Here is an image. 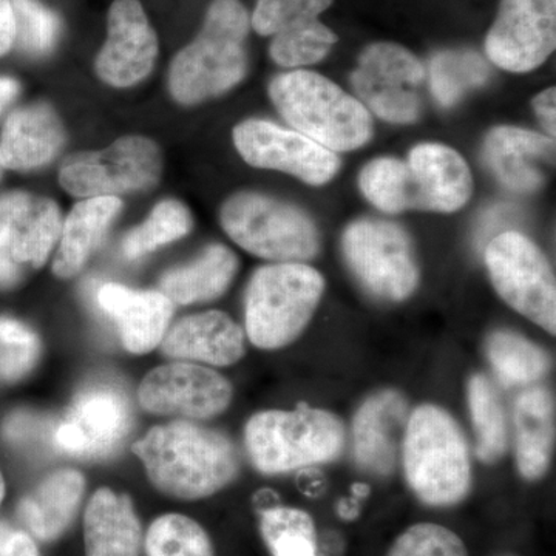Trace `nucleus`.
Segmentation results:
<instances>
[{
  "label": "nucleus",
  "mask_w": 556,
  "mask_h": 556,
  "mask_svg": "<svg viewBox=\"0 0 556 556\" xmlns=\"http://www.w3.org/2000/svg\"><path fill=\"white\" fill-rule=\"evenodd\" d=\"M131 450L152 485L177 500L215 495L239 473V456L232 442L219 431L195 424L153 427Z\"/></svg>",
  "instance_id": "1"
},
{
  "label": "nucleus",
  "mask_w": 556,
  "mask_h": 556,
  "mask_svg": "<svg viewBox=\"0 0 556 556\" xmlns=\"http://www.w3.org/2000/svg\"><path fill=\"white\" fill-rule=\"evenodd\" d=\"M248 11L237 0H215L203 30L172 61L169 89L179 104L193 105L236 87L247 75Z\"/></svg>",
  "instance_id": "2"
},
{
  "label": "nucleus",
  "mask_w": 556,
  "mask_h": 556,
  "mask_svg": "<svg viewBox=\"0 0 556 556\" xmlns=\"http://www.w3.org/2000/svg\"><path fill=\"white\" fill-rule=\"evenodd\" d=\"M402 455L409 486L428 506H453L470 492L467 439L444 408L427 404L409 413Z\"/></svg>",
  "instance_id": "3"
},
{
  "label": "nucleus",
  "mask_w": 556,
  "mask_h": 556,
  "mask_svg": "<svg viewBox=\"0 0 556 556\" xmlns=\"http://www.w3.org/2000/svg\"><path fill=\"white\" fill-rule=\"evenodd\" d=\"M269 94L295 130L332 152L356 150L372 137L368 109L317 73H283L270 83Z\"/></svg>",
  "instance_id": "4"
},
{
  "label": "nucleus",
  "mask_w": 556,
  "mask_h": 556,
  "mask_svg": "<svg viewBox=\"0 0 556 556\" xmlns=\"http://www.w3.org/2000/svg\"><path fill=\"white\" fill-rule=\"evenodd\" d=\"M345 441V426L340 417L306 405L294 412L258 413L244 428L248 455L265 475L332 463L342 455Z\"/></svg>",
  "instance_id": "5"
},
{
  "label": "nucleus",
  "mask_w": 556,
  "mask_h": 556,
  "mask_svg": "<svg viewBox=\"0 0 556 556\" xmlns=\"http://www.w3.org/2000/svg\"><path fill=\"white\" fill-rule=\"evenodd\" d=\"M325 291L317 269L303 263L263 266L247 291L248 338L260 350H280L308 327Z\"/></svg>",
  "instance_id": "6"
},
{
  "label": "nucleus",
  "mask_w": 556,
  "mask_h": 556,
  "mask_svg": "<svg viewBox=\"0 0 556 556\" xmlns=\"http://www.w3.org/2000/svg\"><path fill=\"white\" fill-rule=\"evenodd\" d=\"M219 218L239 247L273 262L302 263L317 255L320 247L305 212L262 193H237L226 201Z\"/></svg>",
  "instance_id": "7"
},
{
  "label": "nucleus",
  "mask_w": 556,
  "mask_h": 556,
  "mask_svg": "<svg viewBox=\"0 0 556 556\" xmlns=\"http://www.w3.org/2000/svg\"><path fill=\"white\" fill-rule=\"evenodd\" d=\"M485 265L501 299L555 334V276L541 249L517 230H507L486 244Z\"/></svg>",
  "instance_id": "8"
},
{
  "label": "nucleus",
  "mask_w": 556,
  "mask_h": 556,
  "mask_svg": "<svg viewBox=\"0 0 556 556\" xmlns=\"http://www.w3.org/2000/svg\"><path fill=\"white\" fill-rule=\"evenodd\" d=\"M343 255L357 280L378 299L401 302L419 281L412 241L383 219H357L342 239Z\"/></svg>",
  "instance_id": "9"
},
{
  "label": "nucleus",
  "mask_w": 556,
  "mask_h": 556,
  "mask_svg": "<svg viewBox=\"0 0 556 556\" xmlns=\"http://www.w3.org/2000/svg\"><path fill=\"white\" fill-rule=\"evenodd\" d=\"M163 172L159 146L144 137H124L101 152L76 153L60 170L62 188L75 197H115L153 188Z\"/></svg>",
  "instance_id": "10"
},
{
  "label": "nucleus",
  "mask_w": 556,
  "mask_h": 556,
  "mask_svg": "<svg viewBox=\"0 0 556 556\" xmlns=\"http://www.w3.org/2000/svg\"><path fill=\"white\" fill-rule=\"evenodd\" d=\"M424 78V65L407 49L375 43L362 53L351 80L361 100L380 119L412 124L422 110L417 90Z\"/></svg>",
  "instance_id": "11"
},
{
  "label": "nucleus",
  "mask_w": 556,
  "mask_h": 556,
  "mask_svg": "<svg viewBox=\"0 0 556 556\" xmlns=\"http://www.w3.org/2000/svg\"><path fill=\"white\" fill-rule=\"evenodd\" d=\"M233 142L251 166L287 172L308 185H325L339 172L336 152L270 121H244L233 129Z\"/></svg>",
  "instance_id": "12"
},
{
  "label": "nucleus",
  "mask_w": 556,
  "mask_h": 556,
  "mask_svg": "<svg viewBox=\"0 0 556 556\" xmlns=\"http://www.w3.org/2000/svg\"><path fill=\"white\" fill-rule=\"evenodd\" d=\"M232 394L229 380L214 369L174 362L142 379L138 401L152 415L208 419L228 409Z\"/></svg>",
  "instance_id": "13"
},
{
  "label": "nucleus",
  "mask_w": 556,
  "mask_h": 556,
  "mask_svg": "<svg viewBox=\"0 0 556 556\" xmlns=\"http://www.w3.org/2000/svg\"><path fill=\"white\" fill-rule=\"evenodd\" d=\"M130 424V404L124 391L113 383H90L76 394L54 439L72 455L105 457L123 444Z\"/></svg>",
  "instance_id": "14"
},
{
  "label": "nucleus",
  "mask_w": 556,
  "mask_h": 556,
  "mask_svg": "<svg viewBox=\"0 0 556 556\" xmlns=\"http://www.w3.org/2000/svg\"><path fill=\"white\" fill-rule=\"evenodd\" d=\"M555 43L556 0H503L485 50L497 67L526 73L540 67Z\"/></svg>",
  "instance_id": "15"
},
{
  "label": "nucleus",
  "mask_w": 556,
  "mask_h": 556,
  "mask_svg": "<svg viewBox=\"0 0 556 556\" xmlns=\"http://www.w3.org/2000/svg\"><path fill=\"white\" fill-rule=\"evenodd\" d=\"M159 38L138 0H115L108 17V40L97 58L98 76L109 86L131 87L152 72Z\"/></svg>",
  "instance_id": "16"
},
{
  "label": "nucleus",
  "mask_w": 556,
  "mask_h": 556,
  "mask_svg": "<svg viewBox=\"0 0 556 556\" xmlns=\"http://www.w3.org/2000/svg\"><path fill=\"white\" fill-rule=\"evenodd\" d=\"M61 230L60 207L46 197L27 192L0 197V249L24 268L46 265Z\"/></svg>",
  "instance_id": "17"
},
{
  "label": "nucleus",
  "mask_w": 556,
  "mask_h": 556,
  "mask_svg": "<svg viewBox=\"0 0 556 556\" xmlns=\"http://www.w3.org/2000/svg\"><path fill=\"white\" fill-rule=\"evenodd\" d=\"M407 167L412 208L452 214L470 200L473 179L456 150L433 142L416 146Z\"/></svg>",
  "instance_id": "18"
},
{
  "label": "nucleus",
  "mask_w": 556,
  "mask_h": 556,
  "mask_svg": "<svg viewBox=\"0 0 556 556\" xmlns=\"http://www.w3.org/2000/svg\"><path fill=\"white\" fill-rule=\"evenodd\" d=\"M409 417L404 394L383 390L358 408L353 422L354 459L368 473L386 477L396 467Z\"/></svg>",
  "instance_id": "19"
},
{
  "label": "nucleus",
  "mask_w": 556,
  "mask_h": 556,
  "mask_svg": "<svg viewBox=\"0 0 556 556\" xmlns=\"http://www.w3.org/2000/svg\"><path fill=\"white\" fill-rule=\"evenodd\" d=\"M98 302L118 325L121 342L131 354H146L160 346L174 316V303L160 291L105 283L98 291Z\"/></svg>",
  "instance_id": "20"
},
{
  "label": "nucleus",
  "mask_w": 556,
  "mask_h": 556,
  "mask_svg": "<svg viewBox=\"0 0 556 556\" xmlns=\"http://www.w3.org/2000/svg\"><path fill=\"white\" fill-rule=\"evenodd\" d=\"M161 350L167 357L229 367L244 356L243 329L219 311L181 318L167 329Z\"/></svg>",
  "instance_id": "21"
},
{
  "label": "nucleus",
  "mask_w": 556,
  "mask_h": 556,
  "mask_svg": "<svg viewBox=\"0 0 556 556\" xmlns=\"http://www.w3.org/2000/svg\"><path fill=\"white\" fill-rule=\"evenodd\" d=\"M484 156L507 189L535 192L544 182L541 166L554 161L555 139L519 127H496L486 135Z\"/></svg>",
  "instance_id": "22"
},
{
  "label": "nucleus",
  "mask_w": 556,
  "mask_h": 556,
  "mask_svg": "<svg viewBox=\"0 0 556 556\" xmlns=\"http://www.w3.org/2000/svg\"><path fill=\"white\" fill-rule=\"evenodd\" d=\"M64 141V126L50 105L38 102L14 110L0 134V167L36 169L50 163Z\"/></svg>",
  "instance_id": "23"
},
{
  "label": "nucleus",
  "mask_w": 556,
  "mask_h": 556,
  "mask_svg": "<svg viewBox=\"0 0 556 556\" xmlns=\"http://www.w3.org/2000/svg\"><path fill=\"white\" fill-rule=\"evenodd\" d=\"M141 522L127 495L102 486L91 495L84 514L86 556H138Z\"/></svg>",
  "instance_id": "24"
},
{
  "label": "nucleus",
  "mask_w": 556,
  "mask_h": 556,
  "mask_svg": "<svg viewBox=\"0 0 556 556\" xmlns=\"http://www.w3.org/2000/svg\"><path fill=\"white\" fill-rule=\"evenodd\" d=\"M86 479L73 468H61L36 485L20 503V517L40 541L58 540L72 525L83 503Z\"/></svg>",
  "instance_id": "25"
},
{
  "label": "nucleus",
  "mask_w": 556,
  "mask_h": 556,
  "mask_svg": "<svg viewBox=\"0 0 556 556\" xmlns=\"http://www.w3.org/2000/svg\"><path fill=\"white\" fill-rule=\"evenodd\" d=\"M121 208L123 201L116 197H93L72 208L62 226L60 249L53 263L54 276L70 278L84 268L100 248Z\"/></svg>",
  "instance_id": "26"
},
{
  "label": "nucleus",
  "mask_w": 556,
  "mask_h": 556,
  "mask_svg": "<svg viewBox=\"0 0 556 556\" xmlns=\"http://www.w3.org/2000/svg\"><path fill=\"white\" fill-rule=\"evenodd\" d=\"M517 463L522 477L535 481L546 475L555 442L554 397L543 387L522 391L515 402Z\"/></svg>",
  "instance_id": "27"
},
{
  "label": "nucleus",
  "mask_w": 556,
  "mask_h": 556,
  "mask_svg": "<svg viewBox=\"0 0 556 556\" xmlns=\"http://www.w3.org/2000/svg\"><path fill=\"white\" fill-rule=\"evenodd\" d=\"M239 269V258L223 244H211L195 262L170 269L160 281V292L177 305L211 302L225 294Z\"/></svg>",
  "instance_id": "28"
},
{
  "label": "nucleus",
  "mask_w": 556,
  "mask_h": 556,
  "mask_svg": "<svg viewBox=\"0 0 556 556\" xmlns=\"http://www.w3.org/2000/svg\"><path fill=\"white\" fill-rule=\"evenodd\" d=\"M486 357L504 387H530L548 371V356L517 332L496 331L486 339Z\"/></svg>",
  "instance_id": "29"
},
{
  "label": "nucleus",
  "mask_w": 556,
  "mask_h": 556,
  "mask_svg": "<svg viewBox=\"0 0 556 556\" xmlns=\"http://www.w3.org/2000/svg\"><path fill=\"white\" fill-rule=\"evenodd\" d=\"M468 405L478 438L479 460L496 463L508 447L507 415L500 391L485 375H475L468 382Z\"/></svg>",
  "instance_id": "30"
},
{
  "label": "nucleus",
  "mask_w": 556,
  "mask_h": 556,
  "mask_svg": "<svg viewBox=\"0 0 556 556\" xmlns=\"http://www.w3.org/2000/svg\"><path fill=\"white\" fill-rule=\"evenodd\" d=\"M489 78V65L473 51H442L431 60V91L444 108L455 105Z\"/></svg>",
  "instance_id": "31"
},
{
  "label": "nucleus",
  "mask_w": 556,
  "mask_h": 556,
  "mask_svg": "<svg viewBox=\"0 0 556 556\" xmlns=\"http://www.w3.org/2000/svg\"><path fill=\"white\" fill-rule=\"evenodd\" d=\"M260 530L273 556H318L316 526L300 508H266Z\"/></svg>",
  "instance_id": "32"
},
{
  "label": "nucleus",
  "mask_w": 556,
  "mask_h": 556,
  "mask_svg": "<svg viewBox=\"0 0 556 556\" xmlns=\"http://www.w3.org/2000/svg\"><path fill=\"white\" fill-rule=\"evenodd\" d=\"M192 229V217L185 204L177 200L161 201L141 226L130 230L123 241V252L129 260H138L182 239Z\"/></svg>",
  "instance_id": "33"
},
{
  "label": "nucleus",
  "mask_w": 556,
  "mask_h": 556,
  "mask_svg": "<svg viewBox=\"0 0 556 556\" xmlns=\"http://www.w3.org/2000/svg\"><path fill=\"white\" fill-rule=\"evenodd\" d=\"M148 556H215L206 530L185 515L156 518L146 535Z\"/></svg>",
  "instance_id": "34"
},
{
  "label": "nucleus",
  "mask_w": 556,
  "mask_h": 556,
  "mask_svg": "<svg viewBox=\"0 0 556 556\" xmlns=\"http://www.w3.org/2000/svg\"><path fill=\"white\" fill-rule=\"evenodd\" d=\"M365 199L388 214H401L412 208L407 163L397 159H378L361 174Z\"/></svg>",
  "instance_id": "35"
},
{
  "label": "nucleus",
  "mask_w": 556,
  "mask_h": 556,
  "mask_svg": "<svg viewBox=\"0 0 556 556\" xmlns=\"http://www.w3.org/2000/svg\"><path fill=\"white\" fill-rule=\"evenodd\" d=\"M338 36L321 22L313 21L274 36L270 56L281 67L295 68L324 60Z\"/></svg>",
  "instance_id": "36"
},
{
  "label": "nucleus",
  "mask_w": 556,
  "mask_h": 556,
  "mask_svg": "<svg viewBox=\"0 0 556 556\" xmlns=\"http://www.w3.org/2000/svg\"><path fill=\"white\" fill-rule=\"evenodd\" d=\"M42 354L39 336L24 321L0 317V383L27 378Z\"/></svg>",
  "instance_id": "37"
},
{
  "label": "nucleus",
  "mask_w": 556,
  "mask_h": 556,
  "mask_svg": "<svg viewBox=\"0 0 556 556\" xmlns=\"http://www.w3.org/2000/svg\"><path fill=\"white\" fill-rule=\"evenodd\" d=\"M14 17V43L30 56L50 53L60 38V17L39 0H11Z\"/></svg>",
  "instance_id": "38"
},
{
  "label": "nucleus",
  "mask_w": 556,
  "mask_h": 556,
  "mask_svg": "<svg viewBox=\"0 0 556 556\" xmlns=\"http://www.w3.org/2000/svg\"><path fill=\"white\" fill-rule=\"evenodd\" d=\"M332 0H258L252 14V27L262 36H276L280 31L317 21L318 14L331 5Z\"/></svg>",
  "instance_id": "39"
},
{
  "label": "nucleus",
  "mask_w": 556,
  "mask_h": 556,
  "mask_svg": "<svg viewBox=\"0 0 556 556\" xmlns=\"http://www.w3.org/2000/svg\"><path fill=\"white\" fill-rule=\"evenodd\" d=\"M388 556H468L466 544L452 530L438 525H416L394 541Z\"/></svg>",
  "instance_id": "40"
},
{
  "label": "nucleus",
  "mask_w": 556,
  "mask_h": 556,
  "mask_svg": "<svg viewBox=\"0 0 556 556\" xmlns=\"http://www.w3.org/2000/svg\"><path fill=\"white\" fill-rule=\"evenodd\" d=\"M0 556H40L35 540L24 530L0 522Z\"/></svg>",
  "instance_id": "41"
},
{
  "label": "nucleus",
  "mask_w": 556,
  "mask_h": 556,
  "mask_svg": "<svg viewBox=\"0 0 556 556\" xmlns=\"http://www.w3.org/2000/svg\"><path fill=\"white\" fill-rule=\"evenodd\" d=\"M555 102V87L544 90L543 93L538 94L535 100H533V108H535L536 115L540 116L541 123H543L544 129H546L548 137L554 139L556 131Z\"/></svg>",
  "instance_id": "42"
},
{
  "label": "nucleus",
  "mask_w": 556,
  "mask_h": 556,
  "mask_svg": "<svg viewBox=\"0 0 556 556\" xmlns=\"http://www.w3.org/2000/svg\"><path fill=\"white\" fill-rule=\"evenodd\" d=\"M14 43V17L11 0H0V58L5 56Z\"/></svg>",
  "instance_id": "43"
},
{
  "label": "nucleus",
  "mask_w": 556,
  "mask_h": 556,
  "mask_svg": "<svg viewBox=\"0 0 556 556\" xmlns=\"http://www.w3.org/2000/svg\"><path fill=\"white\" fill-rule=\"evenodd\" d=\"M24 266L14 262L13 258L0 249V289L13 288L24 277Z\"/></svg>",
  "instance_id": "44"
},
{
  "label": "nucleus",
  "mask_w": 556,
  "mask_h": 556,
  "mask_svg": "<svg viewBox=\"0 0 556 556\" xmlns=\"http://www.w3.org/2000/svg\"><path fill=\"white\" fill-rule=\"evenodd\" d=\"M514 207L510 206H496L493 207L492 211L486 212L485 218L482 219L481 223V237H485L486 233L492 232L495 229V226L503 225L504 219L511 217L514 215Z\"/></svg>",
  "instance_id": "45"
},
{
  "label": "nucleus",
  "mask_w": 556,
  "mask_h": 556,
  "mask_svg": "<svg viewBox=\"0 0 556 556\" xmlns=\"http://www.w3.org/2000/svg\"><path fill=\"white\" fill-rule=\"evenodd\" d=\"M20 91L21 86L16 79L7 78V76H0V115H2L3 110L9 108L11 102L16 100Z\"/></svg>",
  "instance_id": "46"
},
{
  "label": "nucleus",
  "mask_w": 556,
  "mask_h": 556,
  "mask_svg": "<svg viewBox=\"0 0 556 556\" xmlns=\"http://www.w3.org/2000/svg\"><path fill=\"white\" fill-rule=\"evenodd\" d=\"M358 508L357 504L353 503V501H342V503L339 504V515L343 519H354L357 517Z\"/></svg>",
  "instance_id": "47"
},
{
  "label": "nucleus",
  "mask_w": 556,
  "mask_h": 556,
  "mask_svg": "<svg viewBox=\"0 0 556 556\" xmlns=\"http://www.w3.org/2000/svg\"><path fill=\"white\" fill-rule=\"evenodd\" d=\"M353 493L357 497H365L368 496L369 493V486L365 484H354L353 485Z\"/></svg>",
  "instance_id": "48"
},
{
  "label": "nucleus",
  "mask_w": 556,
  "mask_h": 556,
  "mask_svg": "<svg viewBox=\"0 0 556 556\" xmlns=\"http://www.w3.org/2000/svg\"><path fill=\"white\" fill-rule=\"evenodd\" d=\"M3 496H5V481H3L2 473H0V503H2Z\"/></svg>",
  "instance_id": "49"
},
{
  "label": "nucleus",
  "mask_w": 556,
  "mask_h": 556,
  "mask_svg": "<svg viewBox=\"0 0 556 556\" xmlns=\"http://www.w3.org/2000/svg\"><path fill=\"white\" fill-rule=\"evenodd\" d=\"M0 175H2V167H0Z\"/></svg>",
  "instance_id": "50"
}]
</instances>
